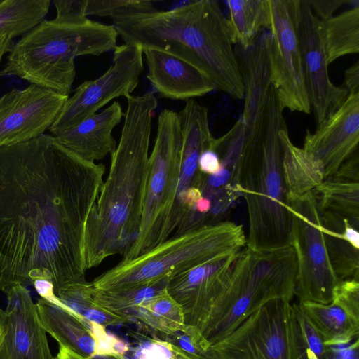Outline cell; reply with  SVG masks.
I'll return each mask as SVG.
<instances>
[{"instance_id": "obj_7", "label": "cell", "mask_w": 359, "mask_h": 359, "mask_svg": "<svg viewBox=\"0 0 359 359\" xmlns=\"http://www.w3.org/2000/svg\"><path fill=\"white\" fill-rule=\"evenodd\" d=\"M183 136L178 113L163 110L155 143L149 156L142 219L134 243L123 256L136 258L168 239L179 186Z\"/></svg>"}, {"instance_id": "obj_25", "label": "cell", "mask_w": 359, "mask_h": 359, "mask_svg": "<svg viewBox=\"0 0 359 359\" xmlns=\"http://www.w3.org/2000/svg\"><path fill=\"white\" fill-rule=\"evenodd\" d=\"M320 23L329 65L341 57L359 53V6Z\"/></svg>"}, {"instance_id": "obj_22", "label": "cell", "mask_w": 359, "mask_h": 359, "mask_svg": "<svg viewBox=\"0 0 359 359\" xmlns=\"http://www.w3.org/2000/svg\"><path fill=\"white\" fill-rule=\"evenodd\" d=\"M282 170L287 196H298L311 191L325 180L321 163L290 140L287 126L279 132Z\"/></svg>"}, {"instance_id": "obj_9", "label": "cell", "mask_w": 359, "mask_h": 359, "mask_svg": "<svg viewBox=\"0 0 359 359\" xmlns=\"http://www.w3.org/2000/svg\"><path fill=\"white\" fill-rule=\"evenodd\" d=\"M287 201L292 217L290 245L297 261L294 296L299 303L328 304L334 287L341 280L329 258L314 193L287 195Z\"/></svg>"}, {"instance_id": "obj_23", "label": "cell", "mask_w": 359, "mask_h": 359, "mask_svg": "<svg viewBox=\"0 0 359 359\" xmlns=\"http://www.w3.org/2000/svg\"><path fill=\"white\" fill-rule=\"evenodd\" d=\"M229 27L234 45L242 49L250 47L262 31L270 25L269 0L226 1Z\"/></svg>"}, {"instance_id": "obj_42", "label": "cell", "mask_w": 359, "mask_h": 359, "mask_svg": "<svg viewBox=\"0 0 359 359\" xmlns=\"http://www.w3.org/2000/svg\"><path fill=\"white\" fill-rule=\"evenodd\" d=\"M14 46L13 39L8 36L0 37V62L6 53H9Z\"/></svg>"}, {"instance_id": "obj_44", "label": "cell", "mask_w": 359, "mask_h": 359, "mask_svg": "<svg viewBox=\"0 0 359 359\" xmlns=\"http://www.w3.org/2000/svg\"><path fill=\"white\" fill-rule=\"evenodd\" d=\"M1 332H0V339H1Z\"/></svg>"}, {"instance_id": "obj_10", "label": "cell", "mask_w": 359, "mask_h": 359, "mask_svg": "<svg viewBox=\"0 0 359 359\" xmlns=\"http://www.w3.org/2000/svg\"><path fill=\"white\" fill-rule=\"evenodd\" d=\"M271 83L281 109L309 114L299 21L300 0H269Z\"/></svg>"}, {"instance_id": "obj_3", "label": "cell", "mask_w": 359, "mask_h": 359, "mask_svg": "<svg viewBox=\"0 0 359 359\" xmlns=\"http://www.w3.org/2000/svg\"><path fill=\"white\" fill-rule=\"evenodd\" d=\"M111 18L125 43L181 58L207 75L217 89L243 99L234 43L217 1L198 0L168 11L125 13Z\"/></svg>"}, {"instance_id": "obj_37", "label": "cell", "mask_w": 359, "mask_h": 359, "mask_svg": "<svg viewBox=\"0 0 359 359\" xmlns=\"http://www.w3.org/2000/svg\"><path fill=\"white\" fill-rule=\"evenodd\" d=\"M220 166L219 157L214 150L206 149L201 153L198 160V169L201 172L205 175L213 174Z\"/></svg>"}, {"instance_id": "obj_30", "label": "cell", "mask_w": 359, "mask_h": 359, "mask_svg": "<svg viewBox=\"0 0 359 359\" xmlns=\"http://www.w3.org/2000/svg\"><path fill=\"white\" fill-rule=\"evenodd\" d=\"M155 10L151 1L138 0H88L86 15L110 17L125 13L149 12Z\"/></svg>"}, {"instance_id": "obj_4", "label": "cell", "mask_w": 359, "mask_h": 359, "mask_svg": "<svg viewBox=\"0 0 359 359\" xmlns=\"http://www.w3.org/2000/svg\"><path fill=\"white\" fill-rule=\"evenodd\" d=\"M118 35L113 25L90 20L79 25L44 20L14 44L0 76H18L69 96L75 58L114 50Z\"/></svg>"}, {"instance_id": "obj_38", "label": "cell", "mask_w": 359, "mask_h": 359, "mask_svg": "<svg viewBox=\"0 0 359 359\" xmlns=\"http://www.w3.org/2000/svg\"><path fill=\"white\" fill-rule=\"evenodd\" d=\"M330 347V359H358V339L345 344Z\"/></svg>"}, {"instance_id": "obj_6", "label": "cell", "mask_w": 359, "mask_h": 359, "mask_svg": "<svg viewBox=\"0 0 359 359\" xmlns=\"http://www.w3.org/2000/svg\"><path fill=\"white\" fill-rule=\"evenodd\" d=\"M283 111L271 86L261 151L245 169L240 186L248 221L245 246L256 252L290 245L292 217L279 137L280 130L286 125Z\"/></svg>"}, {"instance_id": "obj_17", "label": "cell", "mask_w": 359, "mask_h": 359, "mask_svg": "<svg viewBox=\"0 0 359 359\" xmlns=\"http://www.w3.org/2000/svg\"><path fill=\"white\" fill-rule=\"evenodd\" d=\"M298 304L325 345H345L358 339L359 280L339 282L328 304Z\"/></svg>"}, {"instance_id": "obj_15", "label": "cell", "mask_w": 359, "mask_h": 359, "mask_svg": "<svg viewBox=\"0 0 359 359\" xmlns=\"http://www.w3.org/2000/svg\"><path fill=\"white\" fill-rule=\"evenodd\" d=\"M359 143V93L343 104L318 127L306 130L303 149L323 165L325 180L331 177L357 149Z\"/></svg>"}, {"instance_id": "obj_5", "label": "cell", "mask_w": 359, "mask_h": 359, "mask_svg": "<svg viewBox=\"0 0 359 359\" xmlns=\"http://www.w3.org/2000/svg\"><path fill=\"white\" fill-rule=\"evenodd\" d=\"M242 225L215 222L173 234L144 254L121 261L92 282L96 290L123 292L169 280L184 271L236 254L245 247Z\"/></svg>"}, {"instance_id": "obj_24", "label": "cell", "mask_w": 359, "mask_h": 359, "mask_svg": "<svg viewBox=\"0 0 359 359\" xmlns=\"http://www.w3.org/2000/svg\"><path fill=\"white\" fill-rule=\"evenodd\" d=\"M320 212L329 258L336 275L340 280H359V250L343 236L345 219L330 212Z\"/></svg>"}, {"instance_id": "obj_13", "label": "cell", "mask_w": 359, "mask_h": 359, "mask_svg": "<svg viewBox=\"0 0 359 359\" xmlns=\"http://www.w3.org/2000/svg\"><path fill=\"white\" fill-rule=\"evenodd\" d=\"M299 36L306 86L318 127L343 104L348 93L330 79L321 23L309 0H300Z\"/></svg>"}, {"instance_id": "obj_14", "label": "cell", "mask_w": 359, "mask_h": 359, "mask_svg": "<svg viewBox=\"0 0 359 359\" xmlns=\"http://www.w3.org/2000/svg\"><path fill=\"white\" fill-rule=\"evenodd\" d=\"M5 293L6 308H0V359H55L27 287L15 285Z\"/></svg>"}, {"instance_id": "obj_41", "label": "cell", "mask_w": 359, "mask_h": 359, "mask_svg": "<svg viewBox=\"0 0 359 359\" xmlns=\"http://www.w3.org/2000/svg\"><path fill=\"white\" fill-rule=\"evenodd\" d=\"M55 359H116L112 356L94 355L92 357H83L76 353L62 346H59V351Z\"/></svg>"}, {"instance_id": "obj_34", "label": "cell", "mask_w": 359, "mask_h": 359, "mask_svg": "<svg viewBox=\"0 0 359 359\" xmlns=\"http://www.w3.org/2000/svg\"><path fill=\"white\" fill-rule=\"evenodd\" d=\"M81 316L87 321V323L88 321L95 322L104 327L128 322L126 318L105 311L95 305L84 310L81 313Z\"/></svg>"}, {"instance_id": "obj_32", "label": "cell", "mask_w": 359, "mask_h": 359, "mask_svg": "<svg viewBox=\"0 0 359 359\" xmlns=\"http://www.w3.org/2000/svg\"><path fill=\"white\" fill-rule=\"evenodd\" d=\"M87 325L95 344L93 356L114 357V346L118 337L108 333L104 326L97 323L88 321Z\"/></svg>"}, {"instance_id": "obj_27", "label": "cell", "mask_w": 359, "mask_h": 359, "mask_svg": "<svg viewBox=\"0 0 359 359\" xmlns=\"http://www.w3.org/2000/svg\"><path fill=\"white\" fill-rule=\"evenodd\" d=\"M49 0H0V37L26 34L45 20Z\"/></svg>"}, {"instance_id": "obj_35", "label": "cell", "mask_w": 359, "mask_h": 359, "mask_svg": "<svg viewBox=\"0 0 359 359\" xmlns=\"http://www.w3.org/2000/svg\"><path fill=\"white\" fill-rule=\"evenodd\" d=\"M337 180L359 182V151L357 149L331 177Z\"/></svg>"}, {"instance_id": "obj_26", "label": "cell", "mask_w": 359, "mask_h": 359, "mask_svg": "<svg viewBox=\"0 0 359 359\" xmlns=\"http://www.w3.org/2000/svg\"><path fill=\"white\" fill-rule=\"evenodd\" d=\"M320 210L346 219L358 230L359 182L324 180L313 190Z\"/></svg>"}, {"instance_id": "obj_1", "label": "cell", "mask_w": 359, "mask_h": 359, "mask_svg": "<svg viewBox=\"0 0 359 359\" xmlns=\"http://www.w3.org/2000/svg\"><path fill=\"white\" fill-rule=\"evenodd\" d=\"M105 170L52 135L0 147V290L86 280L85 226Z\"/></svg>"}, {"instance_id": "obj_8", "label": "cell", "mask_w": 359, "mask_h": 359, "mask_svg": "<svg viewBox=\"0 0 359 359\" xmlns=\"http://www.w3.org/2000/svg\"><path fill=\"white\" fill-rule=\"evenodd\" d=\"M276 299L209 346L219 359H318L305 338L298 304Z\"/></svg>"}, {"instance_id": "obj_33", "label": "cell", "mask_w": 359, "mask_h": 359, "mask_svg": "<svg viewBox=\"0 0 359 359\" xmlns=\"http://www.w3.org/2000/svg\"><path fill=\"white\" fill-rule=\"evenodd\" d=\"M137 359H176L168 342L154 341L137 352Z\"/></svg>"}, {"instance_id": "obj_28", "label": "cell", "mask_w": 359, "mask_h": 359, "mask_svg": "<svg viewBox=\"0 0 359 359\" xmlns=\"http://www.w3.org/2000/svg\"><path fill=\"white\" fill-rule=\"evenodd\" d=\"M167 334L184 330L182 310L166 289L139 305L131 316Z\"/></svg>"}, {"instance_id": "obj_12", "label": "cell", "mask_w": 359, "mask_h": 359, "mask_svg": "<svg viewBox=\"0 0 359 359\" xmlns=\"http://www.w3.org/2000/svg\"><path fill=\"white\" fill-rule=\"evenodd\" d=\"M69 96L30 84L0 97V147L35 139L50 129Z\"/></svg>"}, {"instance_id": "obj_20", "label": "cell", "mask_w": 359, "mask_h": 359, "mask_svg": "<svg viewBox=\"0 0 359 359\" xmlns=\"http://www.w3.org/2000/svg\"><path fill=\"white\" fill-rule=\"evenodd\" d=\"M177 113L183 144L175 206L188 189L193 187L198 188L202 173L198 169L199 157L203 151L212 149L215 140L210 132L208 109L205 106L194 99H189Z\"/></svg>"}, {"instance_id": "obj_31", "label": "cell", "mask_w": 359, "mask_h": 359, "mask_svg": "<svg viewBox=\"0 0 359 359\" xmlns=\"http://www.w3.org/2000/svg\"><path fill=\"white\" fill-rule=\"evenodd\" d=\"M88 0H55L54 6L56 9L55 21L65 24H83L89 19L86 11Z\"/></svg>"}, {"instance_id": "obj_36", "label": "cell", "mask_w": 359, "mask_h": 359, "mask_svg": "<svg viewBox=\"0 0 359 359\" xmlns=\"http://www.w3.org/2000/svg\"><path fill=\"white\" fill-rule=\"evenodd\" d=\"M348 1L346 0H309L313 13L320 21H325L330 18L342 4Z\"/></svg>"}, {"instance_id": "obj_2", "label": "cell", "mask_w": 359, "mask_h": 359, "mask_svg": "<svg viewBox=\"0 0 359 359\" xmlns=\"http://www.w3.org/2000/svg\"><path fill=\"white\" fill-rule=\"evenodd\" d=\"M121 137L111 154L108 176L86 221V270L123 256L139 232L147 180L149 147L157 100L153 92L130 95Z\"/></svg>"}, {"instance_id": "obj_39", "label": "cell", "mask_w": 359, "mask_h": 359, "mask_svg": "<svg viewBox=\"0 0 359 359\" xmlns=\"http://www.w3.org/2000/svg\"><path fill=\"white\" fill-rule=\"evenodd\" d=\"M349 94L359 93V62L357 61L344 73V81L341 86Z\"/></svg>"}, {"instance_id": "obj_40", "label": "cell", "mask_w": 359, "mask_h": 359, "mask_svg": "<svg viewBox=\"0 0 359 359\" xmlns=\"http://www.w3.org/2000/svg\"><path fill=\"white\" fill-rule=\"evenodd\" d=\"M169 344L176 359H219L209 348L206 350L199 349L194 353H189L171 343Z\"/></svg>"}, {"instance_id": "obj_11", "label": "cell", "mask_w": 359, "mask_h": 359, "mask_svg": "<svg viewBox=\"0 0 359 359\" xmlns=\"http://www.w3.org/2000/svg\"><path fill=\"white\" fill-rule=\"evenodd\" d=\"M114 50L113 65L99 78L82 83L66 100L49 129L52 135L97 113L112 100L128 97L136 88L144 69L142 48L124 43Z\"/></svg>"}, {"instance_id": "obj_16", "label": "cell", "mask_w": 359, "mask_h": 359, "mask_svg": "<svg viewBox=\"0 0 359 359\" xmlns=\"http://www.w3.org/2000/svg\"><path fill=\"white\" fill-rule=\"evenodd\" d=\"M270 32H261L253 44L244 50L236 46L235 53L244 88L241 120L248 130L264 131L271 83L269 57Z\"/></svg>"}, {"instance_id": "obj_29", "label": "cell", "mask_w": 359, "mask_h": 359, "mask_svg": "<svg viewBox=\"0 0 359 359\" xmlns=\"http://www.w3.org/2000/svg\"><path fill=\"white\" fill-rule=\"evenodd\" d=\"M168 280L139 290L107 292L93 289V302L97 307L131 320L134 310L141 304L166 289Z\"/></svg>"}, {"instance_id": "obj_18", "label": "cell", "mask_w": 359, "mask_h": 359, "mask_svg": "<svg viewBox=\"0 0 359 359\" xmlns=\"http://www.w3.org/2000/svg\"><path fill=\"white\" fill-rule=\"evenodd\" d=\"M142 50L148 67L147 77L161 97L188 100L217 89L207 75L182 59L154 49Z\"/></svg>"}, {"instance_id": "obj_19", "label": "cell", "mask_w": 359, "mask_h": 359, "mask_svg": "<svg viewBox=\"0 0 359 359\" xmlns=\"http://www.w3.org/2000/svg\"><path fill=\"white\" fill-rule=\"evenodd\" d=\"M123 116L121 104L114 101L101 112L53 136L67 149L86 160L95 162L111 155L116 149L112 130Z\"/></svg>"}, {"instance_id": "obj_21", "label": "cell", "mask_w": 359, "mask_h": 359, "mask_svg": "<svg viewBox=\"0 0 359 359\" xmlns=\"http://www.w3.org/2000/svg\"><path fill=\"white\" fill-rule=\"evenodd\" d=\"M41 325L59 344L83 357H92L95 341L85 320L62 302L40 297L36 303Z\"/></svg>"}, {"instance_id": "obj_43", "label": "cell", "mask_w": 359, "mask_h": 359, "mask_svg": "<svg viewBox=\"0 0 359 359\" xmlns=\"http://www.w3.org/2000/svg\"><path fill=\"white\" fill-rule=\"evenodd\" d=\"M116 359H127L124 355H116L114 356Z\"/></svg>"}]
</instances>
